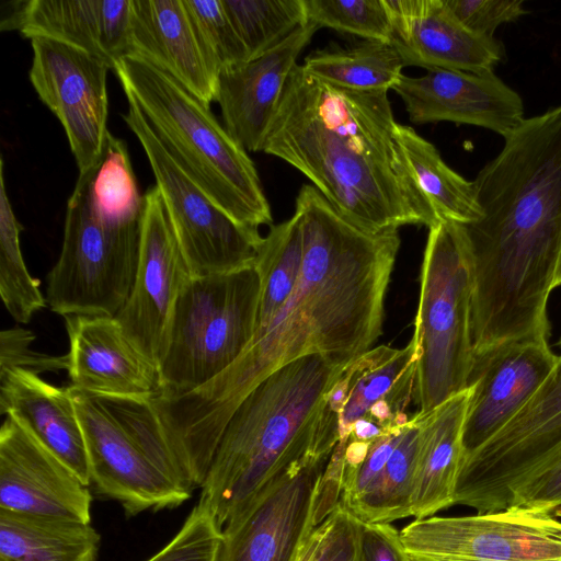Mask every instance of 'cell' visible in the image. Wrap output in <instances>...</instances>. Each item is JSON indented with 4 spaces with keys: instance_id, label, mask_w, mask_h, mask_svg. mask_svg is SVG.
I'll return each instance as SVG.
<instances>
[{
    "instance_id": "obj_39",
    "label": "cell",
    "mask_w": 561,
    "mask_h": 561,
    "mask_svg": "<svg viewBox=\"0 0 561 561\" xmlns=\"http://www.w3.org/2000/svg\"><path fill=\"white\" fill-rule=\"evenodd\" d=\"M453 16L472 33L494 38L499 26L527 13L522 0H443Z\"/></svg>"
},
{
    "instance_id": "obj_1",
    "label": "cell",
    "mask_w": 561,
    "mask_h": 561,
    "mask_svg": "<svg viewBox=\"0 0 561 561\" xmlns=\"http://www.w3.org/2000/svg\"><path fill=\"white\" fill-rule=\"evenodd\" d=\"M295 214L304 262L291 296L216 378L183 396L151 400L193 488H202L221 434L242 400L278 368L307 355L347 367L382 333L398 230L369 233L341 216L313 185Z\"/></svg>"
},
{
    "instance_id": "obj_6",
    "label": "cell",
    "mask_w": 561,
    "mask_h": 561,
    "mask_svg": "<svg viewBox=\"0 0 561 561\" xmlns=\"http://www.w3.org/2000/svg\"><path fill=\"white\" fill-rule=\"evenodd\" d=\"M82 427L91 484L126 514L173 508L190 499L182 465L151 397L93 393L69 386Z\"/></svg>"
},
{
    "instance_id": "obj_32",
    "label": "cell",
    "mask_w": 561,
    "mask_h": 561,
    "mask_svg": "<svg viewBox=\"0 0 561 561\" xmlns=\"http://www.w3.org/2000/svg\"><path fill=\"white\" fill-rule=\"evenodd\" d=\"M23 227L18 221L4 182V161L0 159V295L4 307L19 323H28L47 305L39 280L32 277L20 247Z\"/></svg>"
},
{
    "instance_id": "obj_16",
    "label": "cell",
    "mask_w": 561,
    "mask_h": 561,
    "mask_svg": "<svg viewBox=\"0 0 561 561\" xmlns=\"http://www.w3.org/2000/svg\"><path fill=\"white\" fill-rule=\"evenodd\" d=\"M558 357L548 342L534 340L511 341L474 352L467 383L470 396L462 431L463 458L522 411Z\"/></svg>"
},
{
    "instance_id": "obj_43",
    "label": "cell",
    "mask_w": 561,
    "mask_h": 561,
    "mask_svg": "<svg viewBox=\"0 0 561 561\" xmlns=\"http://www.w3.org/2000/svg\"><path fill=\"white\" fill-rule=\"evenodd\" d=\"M559 286H561V250H560L558 266H557V271H556V275H554L553 288L559 287Z\"/></svg>"
},
{
    "instance_id": "obj_22",
    "label": "cell",
    "mask_w": 561,
    "mask_h": 561,
    "mask_svg": "<svg viewBox=\"0 0 561 561\" xmlns=\"http://www.w3.org/2000/svg\"><path fill=\"white\" fill-rule=\"evenodd\" d=\"M385 4L392 43L407 66L484 73L502 60L501 43L466 28L443 0H385Z\"/></svg>"
},
{
    "instance_id": "obj_36",
    "label": "cell",
    "mask_w": 561,
    "mask_h": 561,
    "mask_svg": "<svg viewBox=\"0 0 561 561\" xmlns=\"http://www.w3.org/2000/svg\"><path fill=\"white\" fill-rule=\"evenodd\" d=\"M183 1L202 47L218 75L249 60L248 50L221 0Z\"/></svg>"
},
{
    "instance_id": "obj_17",
    "label": "cell",
    "mask_w": 561,
    "mask_h": 561,
    "mask_svg": "<svg viewBox=\"0 0 561 561\" xmlns=\"http://www.w3.org/2000/svg\"><path fill=\"white\" fill-rule=\"evenodd\" d=\"M91 502L89 485L7 415L0 430V510L90 524Z\"/></svg>"
},
{
    "instance_id": "obj_41",
    "label": "cell",
    "mask_w": 561,
    "mask_h": 561,
    "mask_svg": "<svg viewBox=\"0 0 561 561\" xmlns=\"http://www.w3.org/2000/svg\"><path fill=\"white\" fill-rule=\"evenodd\" d=\"M357 530L358 561H412L403 546L400 531L390 523L358 519Z\"/></svg>"
},
{
    "instance_id": "obj_19",
    "label": "cell",
    "mask_w": 561,
    "mask_h": 561,
    "mask_svg": "<svg viewBox=\"0 0 561 561\" xmlns=\"http://www.w3.org/2000/svg\"><path fill=\"white\" fill-rule=\"evenodd\" d=\"M318 28L308 22L261 56L220 72L216 102L224 126L247 151H262L288 77Z\"/></svg>"
},
{
    "instance_id": "obj_2",
    "label": "cell",
    "mask_w": 561,
    "mask_h": 561,
    "mask_svg": "<svg viewBox=\"0 0 561 561\" xmlns=\"http://www.w3.org/2000/svg\"><path fill=\"white\" fill-rule=\"evenodd\" d=\"M482 217L462 225L474 351L548 342L561 250V104L525 118L473 181Z\"/></svg>"
},
{
    "instance_id": "obj_35",
    "label": "cell",
    "mask_w": 561,
    "mask_h": 561,
    "mask_svg": "<svg viewBox=\"0 0 561 561\" xmlns=\"http://www.w3.org/2000/svg\"><path fill=\"white\" fill-rule=\"evenodd\" d=\"M308 22L367 41L392 42L385 0H304Z\"/></svg>"
},
{
    "instance_id": "obj_44",
    "label": "cell",
    "mask_w": 561,
    "mask_h": 561,
    "mask_svg": "<svg viewBox=\"0 0 561 561\" xmlns=\"http://www.w3.org/2000/svg\"><path fill=\"white\" fill-rule=\"evenodd\" d=\"M558 344L561 346V337H560V340H559Z\"/></svg>"
},
{
    "instance_id": "obj_23",
    "label": "cell",
    "mask_w": 561,
    "mask_h": 561,
    "mask_svg": "<svg viewBox=\"0 0 561 561\" xmlns=\"http://www.w3.org/2000/svg\"><path fill=\"white\" fill-rule=\"evenodd\" d=\"M128 56L149 61L207 105L216 101L219 75L183 0H130Z\"/></svg>"
},
{
    "instance_id": "obj_4",
    "label": "cell",
    "mask_w": 561,
    "mask_h": 561,
    "mask_svg": "<svg viewBox=\"0 0 561 561\" xmlns=\"http://www.w3.org/2000/svg\"><path fill=\"white\" fill-rule=\"evenodd\" d=\"M345 368L322 355L300 357L267 376L238 405L198 501L220 528L295 462L311 454L331 456L339 419L327 400Z\"/></svg>"
},
{
    "instance_id": "obj_30",
    "label": "cell",
    "mask_w": 561,
    "mask_h": 561,
    "mask_svg": "<svg viewBox=\"0 0 561 561\" xmlns=\"http://www.w3.org/2000/svg\"><path fill=\"white\" fill-rule=\"evenodd\" d=\"M422 414L405 423L401 439L391 453L374 485L350 511L358 519L392 523L412 516V499L421 446Z\"/></svg>"
},
{
    "instance_id": "obj_42",
    "label": "cell",
    "mask_w": 561,
    "mask_h": 561,
    "mask_svg": "<svg viewBox=\"0 0 561 561\" xmlns=\"http://www.w3.org/2000/svg\"><path fill=\"white\" fill-rule=\"evenodd\" d=\"M510 507L538 508L561 519V462L520 489Z\"/></svg>"
},
{
    "instance_id": "obj_21",
    "label": "cell",
    "mask_w": 561,
    "mask_h": 561,
    "mask_svg": "<svg viewBox=\"0 0 561 561\" xmlns=\"http://www.w3.org/2000/svg\"><path fill=\"white\" fill-rule=\"evenodd\" d=\"M1 31L47 37L78 47L113 70L129 54L130 0H24L9 2Z\"/></svg>"
},
{
    "instance_id": "obj_24",
    "label": "cell",
    "mask_w": 561,
    "mask_h": 561,
    "mask_svg": "<svg viewBox=\"0 0 561 561\" xmlns=\"http://www.w3.org/2000/svg\"><path fill=\"white\" fill-rule=\"evenodd\" d=\"M0 413L12 416L84 484H91L82 427L69 391L27 369L0 368Z\"/></svg>"
},
{
    "instance_id": "obj_5",
    "label": "cell",
    "mask_w": 561,
    "mask_h": 561,
    "mask_svg": "<svg viewBox=\"0 0 561 561\" xmlns=\"http://www.w3.org/2000/svg\"><path fill=\"white\" fill-rule=\"evenodd\" d=\"M115 72L153 133L195 184L240 225L272 226V213L253 161L210 111L167 72L125 56Z\"/></svg>"
},
{
    "instance_id": "obj_29",
    "label": "cell",
    "mask_w": 561,
    "mask_h": 561,
    "mask_svg": "<svg viewBox=\"0 0 561 561\" xmlns=\"http://www.w3.org/2000/svg\"><path fill=\"white\" fill-rule=\"evenodd\" d=\"M405 66L392 42L367 39L345 48L313 51L302 65L311 76L354 91H389L399 82Z\"/></svg>"
},
{
    "instance_id": "obj_10",
    "label": "cell",
    "mask_w": 561,
    "mask_h": 561,
    "mask_svg": "<svg viewBox=\"0 0 561 561\" xmlns=\"http://www.w3.org/2000/svg\"><path fill=\"white\" fill-rule=\"evenodd\" d=\"M561 462V356L522 411L463 458L454 505L477 513L511 506L516 493Z\"/></svg>"
},
{
    "instance_id": "obj_37",
    "label": "cell",
    "mask_w": 561,
    "mask_h": 561,
    "mask_svg": "<svg viewBox=\"0 0 561 561\" xmlns=\"http://www.w3.org/2000/svg\"><path fill=\"white\" fill-rule=\"evenodd\" d=\"M357 520L340 501L311 530L296 561H358Z\"/></svg>"
},
{
    "instance_id": "obj_33",
    "label": "cell",
    "mask_w": 561,
    "mask_h": 561,
    "mask_svg": "<svg viewBox=\"0 0 561 561\" xmlns=\"http://www.w3.org/2000/svg\"><path fill=\"white\" fill-rule=\"evenodd\" d=\"M249 60L308 23L304 0H221Z\"/></svg>"
},
{
    "instance_id": "obj_26",
    "label": "cell",
    "mask_w": 561,
    "mask_h": 561,
    "mask_svg": "<svg viewBox=\"0 0 561 561\" xmlns=\"http://www.w3.org/2000/svg\"><path fill=\"white\" fill-rule=\"evenodd\" d=\"M416 360L411 340L403 348H370L345 368L347 398L339 417V443L346 442L354 423L365 419L380 401H388L405 413L413 401Z\"/></svg>"
},
{
    "instance_id": "obj_27",
    "label": "cell",
    "mask_w": 561,
    "mask_h": 561,
    "mask_svg": "<svg viewBox=\"0 0 561 561\" xmlns=\"http://www.w3.org/2000/svg\"><path fill=\"white\" fill-rule=\"evenodd\" d=\"M91 524L0 510V561H96Z\"/></svg>"
},
{
    "instance_id": "obj_18",
    "label": "cell",
    "mask_w": 561,
    "mask_h": 561,
    "mask_svg": "<svg viewBox=\"0 0 561 561\" xmlns=\"http://www.w3.org/2000/svg\"><path fill=\"white\" fill-rule=\"evenodd\" d=\"M392 90L415 124H466L504 138L526 118L520 95L494 71L472 73L432 68L420 77L402 75Z\"/></svg>"
},
{
    "instance_id": "obj_34",
    "label": "cell",
    "mask_w": 561,
    "mask_h": 561,
    "mask_svg": "<svg viewBox=\"0 0 561 561\" xmlns=\"http://www.w3.org/2000/svg\"><path fill=\"white\" fill-rule=\"evenodd\" d=\"M92 199L99 215L111 221L130 220L142 213L144 196L139 194L126 144L110 131L93 176Z\"/></svg>"
},
{
    "instance_id": "obj_20",
    "label": "cell",
    "mask_w": 561,
    "mask_h": 561,
    "mask_svg": "<svg viewBox=\"0 0 561 561\" xmlns=\"http://www.w3.org/2000/svg\"><path fill=\"white\" fill-rule=\"evenodd\" d=\"M68 375L71 386L93 393L153 397L158 366L127 337L115 317L70 314Z\"/></svg>"
},
{
    "instance_id": "obj_13",
    "label": "cell",
    "mask_w": 561,
    "mask_h": 561,
    "mask_svg": "<svg viewBox=\"0 0 561 561\" xmlns=\"http://www.w3.org/2000/svg\"><path fill=\"white\" fill-rule=\"evenodd\" d=\"M330 457L308 455L265 485L221 528L215 561H296L324 518L319 497Z\"/></svg>"
},
{
    "instance_id": "obj_7",
    "label": "cell",
    "mask_w": 561,
    "mask_h": 561,
    "mask_svg": "<svg viewBox=\"0 0 561 561\" xmlns=\"http://www.w3.org/2000/svg\"><path fill=\"white\" fill-rule=\"evenodd\" d=\"M412 341L417 355L413 402L427 413L467 389L474 356L472 279L460 224L430 227Z\"/></svg>"
},
{
    "instance_id": "obj_3",
    "label": "cell",
    "mask_w": 561,
    "mask_h": 561,
    "mask_svg": "<svg viewBox=\"0 0 561 561\" xmlns=\"http://www.w3.org/2000/svg\"><path fill=\"white\" fill-rule=\"evenodd\" d=\"M387 90L290 72L262 151L300 171L345 219L369 233L439 222L397 139Z\"/></svg>"
},
{
    "instance_id": "obj_8",
    "label": "cell",
    "mask_w": 561,
    "mask_h": 561,
    "mask_svg": "<svg viewBox=\"0 0 561 561\" xmlns=\"http://www.w3.org/2000/svg\"><path fill=\"white\" fill-rule=\"evenodd\" d=\"M260 295L255 264L230 273L192 277L173 308L154 396L188 393L234 363L254 336Z\"/></svg>"
},
{
    "instance_id": "obj_31",
    "label": "cell",
    "mask_w": 561,
    "mask_h": 561,
    "mask_svg": "<svg viewBox=\"0 0 561 561\" xmlns=\"http://www.w3.org/2000/svg\"><path fill=\"white\" fill-rule=\"evenodd\" d=\"M304 262V236L299 217L271 226L255 261L261 295L256 330L265 328L294 291Z\"/></svg>"
},
{
    "instance_id": "obj_14",
    "label": "cell",
    "mask_w": 561,
    "mask_h": 561,
    "mask_svg": "<svg viewBox=\"0 0 561 561\" xmlns=\"http://www.w3.org/2000/svg\"><path fill=\"white\" fill-rule=\"evenodd\" d=\"M30 81L39 100L61 123L79 174L94 168L107 138L110 66L78 47L47 38H31Z\"/></svg>"
},
{
    "instance_id": "obj_9",
    "label": "cell",
    "mask_w": 561,
    "mask_h": 561,
    "mask_svg": "<svg viewBox=\"0 0 561 561\" xmlns=\"http://www.w3.org/2000/svg\"><path fill=\"white\" fill-rule=\"evenodd\" d=\"M99 163L78 176L67 203L61 252L48 274L47 305L62 317H115L135 280L141 216L111 221L99 215L92 199Z\"/></svg>"
},
{
    "instance_id": "obj_12",
    "label": "cell",
    "mask_w": 561,
    "mask_h": 561,
    "mask_svg": "<svg viewBox=\"0 0 561 561\" xmlns=\"http://www.w3.org/2000/svg\"><path fill=\"white\" fill-rule=\"evenodd\" d=\"M400 537L412 561H561V519L538 508L431 516Z\"/></svg>"
},
{
    "instance_id": "obj_25",
    "label": "cell",
    "mask_w": 561,
    "mask_h": 561,
    "mask_svg": "<svg viewBox=\"0 0 561 561\" xmlns=\"http://www.w3.org/2000/svg\"><path fill=\"white\" fill-rule=\"evenodd\" d=\"M469 396L467 388L432 411L421 413V446L412 499L415 519L454 505Z\"/></svg>"
},
{
    "instance_id": "obj_28",
    "label": "cell",
    "mask_w": 561,
    "mask_h": 561,
    "mask_svg": "<svg viewBox=\"0 0 561 561\" xmlns=\"http://www.w3.org/2000/svg\"><path fill=\"white\" fill-rule=\"evenodd\" d=\"M397 139L409 168L438 221L470 225L482 217L473 181L449 168L436 147L411 126L398 125Z\"/></svg>"
},
{
    "instance_id": "obj_11",
    "label": "cell",
    "mask_w": 561,
    "mask_h": 561,
    "mask_svg": "<svg viewBox=\"0 0 561 561\" xmlns=\"http://www.w3.org/2000/svg\"><path fill=\"white\" fill-rule=\"evenodd\" d=\"M122 118L147 156L173 231L193 277L255 264L264 237L217 206L174 160L135 102Z\"/></svg>"
},
{
    "instance_id": "obj_15",
    "label": "cell",
    "mask_w": 561,
    "mask_h": 561,
    "mask_svg": "<svg viewBox=\"0 0 561 561\" xmlns=\"http://www.w3.org/2000/svg\"><path fill=\"white\" fill-rule=\"evenodd\" d=\"M144 196L135 280L115 316L133 344L159 364L175 301L193 277L154 185Z\"/></svg>"
},
{
    "instance_id": "obj_40",
    "label": "cell",
    "mask_w": 561,
    "mask_h": 561,
    "mask_svg": "<svg viewBox=\"0 0 561 561\" xmlns=\"http://www.w3.org/2000/svg\"><path fill=\"white\" fill-rule=\"evenodd\" d=\"M35 335L25 329L13 328L0 334V368L19 367L39 374L68 369V355L51 356L30 348Z\"/></svg>"
},
{
    "instance_id": "obj_38",
    "label": "cell",
    "mask_w": 561,
    "mask_h": 561,
    "mask_svg": "<svg viewBox=\"0 0 561 561\" xmlns=\"http://www.w3.org/2000/svg\"><path fill=\"white\" fill-rule=\"evenodd\" d=\"M220 538L214 514L197 502L171 541L147 561H215Z\"/></svg>"
}]
</instances>
